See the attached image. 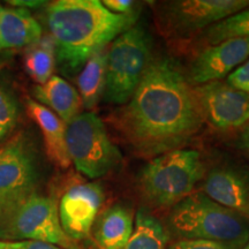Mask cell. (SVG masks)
I'll return each instance as SVG.
<instances>
[{"label": "cell", "mask_w": 249, "mask_h": 249, "mask_svg": "<svg viewBox=\"0 0 249 249\" xmlns=\"http://www.w3.org/2000/svg\"><path fill=\"white\" fill-rule=\"evenodd\" d=\"M114 126L136 155L152 160L182 149L203 124L194 87L176 61L152 58Z\"/></svg>", "instance_id": "1"}, {"label": "cell", "mask_w": 249, "mask_h": 249, "mask_svg": "<svg viewBox=\"0 0 249 249\" xmlns=\"http://www.w3.org/2000/svg\"><path fill=\"white\" fill-rule=\"evenodd\" d=\"M138 17L112 13L98 0H57L45 11L55 58L65 73H75L134 26Z\"/></svg>", "instance_id": "2"}, {"label": "cell", "mask_w": 249, "mask_h": 249, "mask_svg": "<svg viewBox=\"0 0 249 249\" xmlns=\"http://www.w3.org/2000/svg\"><path fill=\"white\" fill-rule=\"evenodd\" d=\"M170 226L185 239L214 241L230 249H239L249 239L245 218L216 203L203 192L192 193L173 205Z\"/></svg>", "instance_id": "3"}, {"label": "cell", "mask_w": 249, "mask_h": 249, "mask_svg": "<svg viewBox=\"0 0 249 249\" xmlns=\"http://www.w3.org/2000/svg\"><path fill=\"white\" fill-rule=\"evenodd\" d=\"M205 172L201 154L178 149L152 158L139 174L143 197L156 207H173L192 194Z\"/></svg>", "instance_id": "4"}, {"label": "cell", "mask_w": 249, "mask_h": 249, "mask_svg": "<svg viewBox=\"0 0 249 249\" xmlns=\"http://www.w3.org/2000/svg\"><path fill=\"white\" fill-rule=\"evenodd\" d=\"M151 42L141 26H133L113 40L107 50L105 99L124 105L133 93L151 60Z\"/></svg>", "instance_id": "5"}, {"label": "cell", "mask_w": 249, "mask_h": 249, "mask_svg": "<svg viewBox=\"0 0 249 249\" xmlns=\"http://www.w3.org/2000/svg\"><path fill=\"white\" fill-rule=\"evenodd\" d=\"M66 148L71 163L89 179L107 176L123 161L108 138L105 124L93 112H83L66 124Z\"/></svg>", "instance_id": "6"}, {"label": "cell", "mask_w": 249, "mask_h": 249, "mask_svg": "<svg viewBox=\"0 0 249 249\" xmlns=\"http://www.w3.org/2000/svg\"><path fill=\"white\" fill-rule=\"evenodd\" d=\"M0 241H39L62 249H80L62 230L57 202L38 193L0 222Z\"/></svg>", "instance_id": "7"}, {"label": "cell", "mask_w": 249, "mask_h": 249, "mask_svg": "<svg viewBox=\"0 0 249 249\" xmlns=\"http://www.w3.org/2000/svg\"><path fill=\"white\" fill-rule=\"evenodd\" d=\"M38 178L35 150L23 133L0 144V222L37 193Z\"/></svg>", "instance_id": "8"}, {"label": "cell", "mask_w": 249, "mask_h": 249, "mask_svg": "<svg viewBox=\"0 0 249 249\" xmlns=\"http://www.w3.org/2000/svg\"><path fill=\"white\" fill-rule=\"evenodd\" d=\"M249 6V0H176L158 11L161 30L171 37H187L205 30Z\"/></svg>", "instance_id": "9"}, {"label": "cell", "mask_w": 249, "mask_h": 249, "mask_svg": "<svg viewBox=\"0 0 249 249\" xmlns=\"http://www.w3.org/2000/svg\"><path fill=\"white\" fill-rule=\"evenodd\" d=\"M203 120L214 128H239L249 121V95L223 81L194 87Z\"/></svg>", "instance_id": "10"}, {"label": "cell", "mask_w": 249, "mask_h": 249, "mask_svg": "<svg viewBox=\"0 0 249 249\" xmlns=\"http://www.w3.org/2000/svg\"><path fill=\"white\" fill-rule=\"evenodd\" d=\"M103 202L104 192L97 182L75 183L64 193L58 213L62 230L71 240L89 238Z\"/></svg>", "instance_id": "11"}, {"label": "cell", "mask_w": 249, "mask_h": 249, "mask_svg": "<svg viewBox=\"0 0 249 249\" xmlns=\"http://www.w3.org/2000/svg\"><path fill=\"white\" fill-rule=\"evenodd\" d=\"M248 57L249 37L227 39L219 44L205 46L192 61L189 82L200 86L223 79L233 68L244 64Z\"/></svg>", "instance_id": "12"}, {"label": "cell", "mask_w": 249, "mask_h": 249, "mask_svg": "<svg viewBox=\"0 0 249 249\" xmlns=\"http://www.w3.org/2000/svg\"><path fill=\"white\" fill-rule=\"evenodd\" d=\"M203 193L226 209L249 218V171L230 165L214 167L207 174Z\"/></svg>", "instance_id": "13"}, {"label": "cell", "mask_w": 249, "mask_h": 249, "mask_svg": "<svg viewBox=\"0 0 249 249\" xmlns=\"http://www.w3.org/2000/svg\"><path fill=\"white\" fill-rule=\"evenodd\" d=\"M27 112L42 132L46 156L60 169L71 165L66 148V124L50 108L39 104L35 99L27 98Z\"/></svg>", "instance_id": "14"}, {"label": "cell", "mask_w": 249, "mask_h": 249, "mask_svg": "<svg viewBox=\"0 0 249 249\" xmlns=\"http://www.w3.org/2000/svg\"><path fill=\"white\" fill-rule=\"evenodd\" d=\"M42 33L38 21L28 9L0 5V51L28 48Z\"/></svg>", "instance_id": "15"}, {"label": "cell", "mask_w": 249, "mask_h": 249, "mask_svg": "<svg viewBox=\"0 0 249 249\" xmlns=\"http://www.w3.org/2000/svg\"><path fill=\"white\" fill-rule=\"evenodd\" d=\"M36 102L50 108L67 124L81 113L82 102L77 90L66 80L53 75L44 85L34 87Z\"/></svg>", "instance_id": "16"}, {"label": "cell", "mask_w": 249, "mask_h": 249, "mask_svg": "<svg viewBox=\"0 0 249 249\" xmlns=\"http://www.w3.org/2000/svg\"><path fill=\"white\" fill-rule=\"evenodd\" d=\"M132 211L117 204L102 213L96 219L95 239L102 249H124L134 230Z\"/></svg>", "instance_id": "17"}, {"label": "cell", "mask_w": 249, "mask_h": 249, "mask_svg": "<svg viewBox=\"0 0 249 249\" xmlns=\"http://www.w3.org/2000/svg\"><path fill=\"white\" fill-rule=\"evenodd\" d=\"M82 107L91 110L101 101L107 85V50L97 52L86 62L76 79Z\"/></svg>", "instance_id": "18"}, {"label": "cell", "mask_w": 249, "mask_h": 249, "mask_svg": "<svg viewBox=\"0 0 249 249\" xmlns=\"http://www.w3.org/2000/svg\"><path fill=\"white\" fill-rule=\"evenodd\" d=\"M24 70L37 85H44L53 76L55 66V44L50 35L42 36L28 46L24 53Z\"/></svg>", "instance_id": "19"}, {"label": "cell", "mask_w": 249, "mask_h": 249, "mask_svg": "<svg viewBox=\"0 0 249 249\" xmlns=\"http://www.w3.org/2000/svg\"><path fill=\"white\" fill-rule=\"evenodd\" d=\"M166 242L167 234L160 220L147 210L140 209L132 235L124 249H166Z\"/></svg>", "instance_id": "20"}, {"label": "cell", "mask_w": 249, "mask_h": 249, "mask_svg": "<svg viewBox=\"0 0 249 249\" xmlns=\"http://www.w3.org/2000/svg\"><path fill=\"white\" fill-rule=\"evenodd\" d=\"M204 33L207 46L219 44L227 39L249 37V6L238 13L213 24Z\"/></svg>", "instance_id": "21"}, {"label": "cell", "mask_w": 249, "mask_h": 249, "mask_svg": "<svg viewBox=\"0 0 249 249\" xmlns=\"http://www.w3.org/2000/svg\"><path fill=\"white\" fill-rule=\"evenodd\" d=\"M18 119V103L9 83L0 76V144L8 140Z\"/></svg>", "instance_id": "22"}, {"label": "cell", "mask_w": 249, "mask_h": 249, "mask_svg": "<svg viewBox=\"0 0 249 249\" xmlns=\"http://www.w3.org/2000/svg\"><path fill=\"white\" fill-rule=\"evenodd\" d=\"M227 83L233 88L249 95V59L230 74Z\"/></svg>", "instance_id": "23"}, {"label": "cell", "mask_w": 249, "mask_h": 249, "mask_svg": "<svg viewBox=\"0 0 249 249\" xmlns=\"http://www.w3.org/2000/svg\"><path fill=\"white\" fill-rule=\"evenodd\" d=\"M170 249H230L226 246L214 241L201 239H182L171 246Z\"/></svg>", "instance_id": "24"}, {"label": "cell", "mask_w": 249, "mask_h": 249, "mask_svg": "<svg viewBox=\"0 0 249 249\" xmlns=\"http://www.w3.org/2000/svg\"><path fill=\"white\" fill-rule=\"evenodd\" d=\"M104 7L118 15L124 17H138L135 12V2L130 0H104L102 1Z\"/></svg>", "instance_id": "25"}, {"label": "cell", "mask_w": 249, "mask_h": 249, "mask_svg": "<svg viewBox=\"0 0 249 249\" xmlns=\"http://www.w3.org/2000/svg\"><path fill=\"white\" fill-rule=\"evenodd\" d=\"M0 249H62L39 241H0Z\"/></svg>", "instance_id": "26"}, {"label": "cell", "mask_w": 249, "mask_h": 249, "mask_svg": "<svg viewBox=\"0 0 249 249\" xmlns=\"http://www.w3.org/2000/svg\"><path fill=\"white\" fill-rule=\"evenodd\" d=\"M11 6L18 8H38L40 6H44L48 4L46 1H39V0H11L7 1Z\"/></svg>", "instance_id": "27"}, {"label": "cell", "mask_w": 249, "mask_h": 249, "mask_svg": "<svg viewBox=\"0 0 249 249\" xmlns=\"http://www.w3.org/2000/svg\"><path fill=\"white\" fill-rule=\"evenodd\" d=\"M241 143H242V147H244L246 149V151L249 154V127H247L244 134H242Z\"/></svg>", "instance_id": "28"}, {"label": "cell", "mask_w": 249, "mask_h": 249, "mask_svg": "<svg viewBox=\"0 0 249 249\" xmlns=\"http://www.w3.org/2000/svg\"><path fill=\"white\" fill-rule=\"evenodd\" d=\"M245 249H249V241L247 242V244H246V246H245Z\"/></svg>", "instance_id": "29"}, {"label": "cell", "mask_w": 249, "mask_h": 249, "mask_svg": "<svg viewBox=\"0 0 249 249\" xmlns=\"http://www.w3.org/2000/svg\"><path fill=\"white\" fill-rule=\"evenodd\" d=\"M248 127H249V126H248Z\"/></svg>", "instance_id": "30"}]
</instances>
